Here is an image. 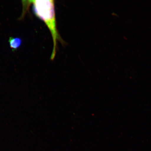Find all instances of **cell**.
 <instances>
[{
    "label": "cell",
    "instance_id": "7a4b0ae2",
    "mask_svg": "<svg viewBox=\"0 0 151 151\" xmlns=\"http://www.w3.org/2000/svg\"><path fill=\"white\" fill-rule=\"evenodd\" d=\"M9 42L10 47L13 51L16 50L21 46L22 40L19 37H10L9 38Z\"/></svg>",
    "mask_w": 151,
    "mask_h": 151
},
{
    "label": "cell",
    "instance_id": "6da1fadb",
    "mask_svg": "<svg viewBox=\"0 0 151 151\" xmlns=\"http://www.w3.org/2000/svg\"><path fill=\"white\" fill-rule=\"evenodd\" d=\"M33 4L34 12L36 16L45 22L51 34L53 42V48L51 56V59L55 57L57 43L59 41L64 42L57 28L54 1L53 0H35L30 1Z\"/></svg>",
    "mask_w": 151,
    "mask_h": 151
}]
</instances>
